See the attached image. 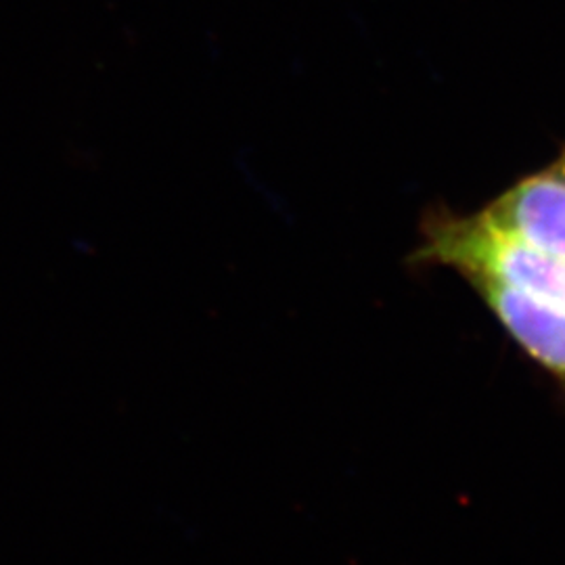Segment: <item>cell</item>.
<instances>
[{
  "instance_id": "obj_3",
  "label": "cell",
  "mask_w": 565,
  "mask_h": 565,
  "mask_svg": "<svg viewBox=\"0 0 565 565\" xmlns=\"http://www.w3.org/2000/svg\"><path fill=\"white\" fill-rule=\"evenodd\" d=\"M527 356L565 380V310L494 279H469Z\"/></svg>"
},
{
  "instance_id": "obj_2",
  "label": "cell",
  "mask_w": 565,
  "mask_h": 565,
  "mask_svg": "<svg viewBox=\"0 0 565 565\" xmlns=\"http://www.w3.org/2000/svg\"><path fill=\"white\" fill-rule=\"evenodd\" d=\"M494 228L565 258V170L551 166L505 191L480 212Z\"/></svg>"
},
{
  "instance_id": "obj_1",
  "label": "cell",
  "mask_w": 565,
  "mask_h": 565,
  "mask_svg": "<svg viewBox=\"0 0 565 565\" xmlns=\"http://www.w3.org/2000/svg\"><path fill=\"white\" fill-rule=\"evenodd\" d=\"M422 256L465 279H494L565 310V258L507 235L482 214L434 218L425 228Z\"/></svg>"
},
{
  "instance_id": "obj_4",
  "label": "cell",
  "mask_w": 565,
  "mask_h": 565,
  "mask_svg": "<svg viewBox=\"0 0 565 565\" xmlns=\"http://www.w3.org/2000/svg\"><path fill=\"white\" fill-rule=\"evenodd\" d=\"M557 166H562V168H564V170H565V151H564V156H562V158H559V162H557Z\"/></svg>"
}]
</instances>
